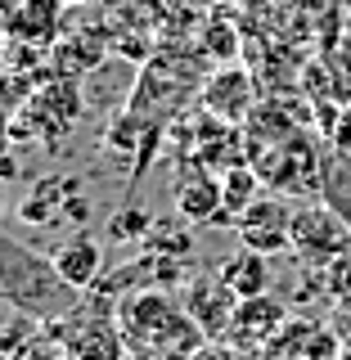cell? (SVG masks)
<instances>
[{"label": "cell", "mask_w": 351, "mask_h": 360, "mask_svg": "<svg viewBox=\"0 0 351 360\" xmlns=\"http://www.w3.org/2000/svg\"><path fill=\"white\" fill-rule=\"evenodd\" d=\"M176 212L180 221H203L212 225L221 212V172H212V167L203 162H180L176 167Z\"/></svg>", "instance_id": "obj_13"}, {"label": "cell", "mask_w": 351, "mask_h": 360, "mask_svg": "<svg viewBox=\"0 0 351 360\" xmlns=\"http://www.w3.org/2000/svg\"><path fill=\"white\" fill-rule=\"evenodd\" d=\"M320 202L351 225V158L343 149H324V172H320Z\"/></svg>", "instance_id": "obj_18"}, {"label": "cell", "mask_w": 351, "mask_h": 360, "mask_svg": "<svg viewBox=\"0 0 351 360\" xmlns=\"http://www.w3.org/2000/svg\"><path fill=\"white\" fill-rule=\"evenodd\" d=\"M63 0H0V41L18 45H54L59 41Z\"/></svg>", "instance_id": "obj_11"}, {"label": "cell", "mask_w": 351, "mask_h": 360, "mask_svg": "<svg viewBox=\"0 0 351 360\" xmlns=\"http://www.w3.org/2000/svg\"><path fill=\"white\" fill-rule=\"evenodd\" d=\"M288 252L315 270H329L333 262L351 257V225L338 217L329 202L307 198L293 207V248Z\"/></svg>", "instance_id": "obj_5"}, {"label": "cell", "mask_w": 351, "mask_h": 360, "mask_svg": "<svg viewBox=\"0 0 351 360\" xmlns=\"http://www.w3.org/2000/svg\"><path fill=\"white\" fill-rule=\"evenodd\" d=\"M234 234H239V243L253 248V252H266V257L288 252L293 248V202H288V194L266 189V194L239 217Z\"/></svg>", "instance_id": "obj_7"}, {"label": "cell", "mask_w": 351, "mask_h": 360, "mask_svg": "<svg viewBox=\"0 0 351 360\" xmlns=\"http://www.w3.org/2000/svg\"><path fill=\"white\" fill-rule=\"evenodd\" d=\"M338 352H343V338H338L333 324L288 315L284 329L266 342L262 356H270V360H338Z\"/></svg>", "instance_id": "obj_9"}, {"label": "cell", "mask_w": 351, "mask_h": 360, "mask_svg": "<svg viewBox=\"0 0 351 360\" xmlns=\"http://www.w3.org/2000/svg\"><path fill=\"white\" fill-rule=\"evenodd\" d=\"M104 59H108V32H99V27L72 32V37H59V41L50 45V72L54 77H68V82L95 72Z\"/></svg>", "instance_id": "obj_14"}, {"label": "cell", "mask_w": 351, "mask_h": 360, "mask_svg": "<svg viewBox=\"0 0 351 360\" xmlns=\"http://www.w3.org/2000/svg\"><path fill=\"white\" fill-rule=\"evenodd\" d=\"M262 194H266V180L257 176L253 162L221 172V212H217V221H212V225H239V217H243V212L253 207Z\"/></svg>", "instance_id": "obj_15"}, {"label": "cell", "mask_w": 351, "mask_h": 360, "mask_svg": "<svg viewBox=\"0 0 351 360\" xmlns=\"http://www.w3.org/2000/svg\"><path fill=\"white\" fill-rule=\"evenodd\" d=\"M185 311L194 315V324L208 338H230V324H234V307H239V292H234L225 279L212 270V275H194L180 292Z\"/></svg>", "instance_id": "obj_10"}, {"label": "cell", "mask_w": 351, "mask_h": 360, "mask_svg": "<svg viewBox=\"0 0 351 360\" xmlns=\"http://www.w3.org/2000/svg\"><path fill=\"white\" fill-rule=\"evenodd\" d=\"M248 140V162L266 180L275 194H298V198H320V172H324V149L315 144L307 127H298L293 108L257 104L253 117L243 122Z\"/></svg>", "instance_id": "obj_1"}, {"label": "cell", "mask_w": 351, "mask_h": 360, "mask_svg": "<svg viewBox=\"0 0 351 360\" xmlns=\"http://www.w3.org/2000/svg\"><path fill=\"white\" fill-rule=\"evenodd\" d=\"M333 149H343L351 158V108L338 117V127H333Z\"/></svg>", "instance_id": "obj_22"}, {"label": "cell", "mask_w": 351, "mask_h": 360, "mask_svg": "<svg viewBox=\"0 0 351 360\" xmlns=\"http://www.w3.org/2000/svg\"><path fill=\"white\" fill-rule=\"evenodd\" d=\"M324 279H329V288H333V297H338V302H351V257L333 262L329 270H324Z\"/></svg>", "instance_id": "obj_21"}, {"label": "cell", "mask_w": 351, "mask_h": 360, "mask_svg": "<svg viewBox=\"0 0 351 360\" xmlns=\"http://www.w3.org/2000/svg\"><path fill=\"white\" fill-rule=\"evenodd\" d=\"M50 329V347L59 352V360H127V342H122L117 315H108V307H77L72 315H63Z\"/></svg>", "instance_id": "obj_4"}, {"label": "cell", "mask_w": 351, "mask_h": 360, "mask_svg": "<svg viewBox=\"0 0 351 360\" xmlns=\"http://www.w3.org/2000/svg\"><path fill=\"white\" fill-rule=\"evenodd\" d=\"M117 329L127 352L144 356H167V360H189L208 342V333L194 324V315L185 311V302L172 297L167 288H140L117 307Z\"/></svg>", "instance_id": "obj_3"}, {"label": "cell", "mask_w": 351, "mask_h": 360, "mask_svg": "<svg viewBox=\"0 0 351 360\" xmlns=\"http://www.w3.org/2000/svg\"><path fill=\"white\" fill-rule=\"evenodd\" d=\"M217 275H221L234 292H239V302H243V297H262V292H270L266 252H253V248H239V252H230V257L217 266Z\"/></svg>", "instance_id": "obj_16"}, {"label": "cell", "mask_w": 351, "mask_h": 360, "mask_svg": "<svg viewBox=\"0 0 351 360\" xmlns=\"http://www.w3.org/2000/svg\"><path fill=\"white\" fill-rule=\"evenodd\" d=\"M54 266L63 270V279L72 288L90 292L95 279H99V270H104V252H99L95 239H72V243H63L59 252H54Z\"/></svg>", "instance_id": "obj_17"}, {"label": "cell", "mask_w": 351, "mask_h": 360, "mask_svg": "<svg viewBox=\"0 0 351 360\" xmlns=\"http://www.w3.org/2000/svg\"><path fill=\"white\" fill-rule=\"evenodd\" d=\"M198 5H221V0H198Z\"/></svg>", "instance_id": "obj_24"}, {"label": "cell", "mask_w": 351, "mask_h": 360, "mask_svg": "<svg viewBox=\"0 0 351 360\" xmlns=\"http://www.w3.org/2000/svg\"><path fill=\"white\" fill-rule=\"evenodd\" d=\"M77 117H82L77 82L50 77V82L32 90V95L23 99V108L9 117V135H45V140H54V135H63Z\"/></svg>", "instance_id": "obj_6"}, {"label": "cell", "mask_w": 351, "mask_h": 360, "mask_svg": "<svg viewBox=\"0 0 351 360\" xmlns=\"http://www.w3.org/2000/svg\"><path fill=\"white\" fill-rule=\"evenodd\" d=\"M343 338V352H338V360H351V333H338Z\"/></svg>", "instance_id": "obj_23"}, {"label": "cell", "mask_w": 351, "mask_h": 360, "mask_svg": "<svg viewBox=\"0 0 351 360\" xmlns=\"http://www.w3.org/2000/svg\"><path fill=\"white\" fill-rule=\"evenodd\" d=\"M189 360H248V356L234 342H225V338H208V342H203Z\"/></svg>", "instance_id": "obj_20"}, {"label": "cell", "mask_w": 351, "mask_h": 360, "mask_svg": "<svg viewBox=\"0 0 351 360\" xmlns=\"http://www.w3.org/2000/svg\"><path fill=\"white\" fill-rule=\"evenodd\" d=\"M198 108H208L212 117H221V122L243 127V122L253 117V108H257V86H253V77H248L243 68H234V63H221L217 72L203 77Z\"/></svg>", "instance_id": "obj_8"}, {"label": "cell", "mask_w": 351, "mask_h": 360, "mask_svg": "<svg viewBox=\"0 0 351 360\" xmlns=\"http://www.w3.org/2000/svg\"><path fill=\"white\" fill-rule=\"evenodd\" d=\"M248 360H270V356H248Z\"/></svg>", "instance_id": "obj_25"}, {"label": "cell", "mask_w": 351, "mask_h": 360, "mask_svg": "<svg viewBox=\"0 0 351 360\" xmlns=\"http://www.w3.org/2000/svg\"><path fill=\"white\" fill-rule=\"evenodd\" d=\"M198 50H203V54H212V59H221V63H225V54H234V50H239V41H234V27H230V22H217V27L208 32V41L198 45Z\"/></svg>", "instance_id": "obj_19"}, {"label": "cell", "mask_w": 351, "mask_h": 360, "mask_svg": "<svg viewBox=\"0 0 351 360\" xmlns=\"http://www.w3.org/2000/svg\"><path fill=\"white\" fill-rule=\"evenodd\" d=\"M284 320H288V307L275 297V292L243 297L239 307H234V324H230V338H225V342H234L243 356H262L266 342L284 329Z\"/></svg>", "instance_id": "obj_12"}, {"label": "cell", "mask_w": 351, "mask_h": 360, "mask_svg": "<svg viewBox=\"0 0 351 360\" xmlns=\"http://www.w3.org/2000/svg\"><path fill=\"white\" fill-rule=\"evenodd\" d=\"M0 297L23 320L59 324L63 315H72L86 302V292L68 284L63 270L54 266V257H45V252H37V248H27L23 239L0 230Z\"/></svg>", "instance_id": "obj_2"}]
</instances>
